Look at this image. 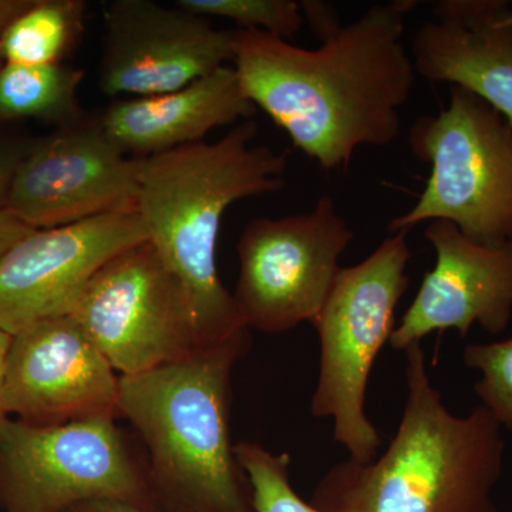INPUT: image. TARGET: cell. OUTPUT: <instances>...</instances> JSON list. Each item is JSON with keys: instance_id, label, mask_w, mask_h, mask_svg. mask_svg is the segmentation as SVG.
<instances>
[{"instance_id": "8992f818", "label": "cell", "mask_w": 512, "mask_h": 512, "mask_svg": "<svg viewBox=\"0 0 512 512\" xmlns=\"http://www.w3.org/2000/svg\"><path fill=\"white\" fill-rule=\"evenodd\" d=\"M409 148L431 173L416 204L390 221V234L441 220L477 244L512 241V124L500 111L450 86L447 109L410 127Z\"/></svg>"}, {"instance_id": "d4e9b609", "label": "cell", "mask_w": 512, "mask_h": 512, "mask_svg": "<svg viewBox=\"0 0 512 512\" xmlns=\"http://www.w3.org/2000/svg\"><path fill=\"white\" fill-rule=\"evenodd\" d=\"M33 0H0V35L19 15L32 6Z\"/></svg>"}, {"instance_id": "2e32d148", "label": "cell", "mask_w": 512, "mask_h": 512, "mask_svg": "<svg viewBox=\"0 0 512 512\" xmlns=\"http://www.w3.org/2000/svg\"><path fill=\"white\" fill-rule=\"evenodd\" d=\"M255 113L228 64L174 92L116 99L100 121L124 153L147 158L200 143L214 128L251 120Z\"/></svg>"}, {"instance_id": "e0dca14e", "label": "cell", "mask_w": 512, "mask_h": 512, "mask_svg": "<svg viewBox=\"0 0 512 512\" xmlns=\"http://www.w3.org/2000/svg\"><path fill=\"white\" fill-rule=\"evenodd\" d=\"M83 70L66 64H2L0 120L39 119L70 126L86 117L80 106Z\"/></svg>"}, {"instance_id": "ac0fdd59", "label": "cell", "mask_w": 512, "mask_h": 512, "mask_svg": "<svg viewBox=\"0 0 512 512\" xmlns=\"http://www.w3.org/2000/svg\"><path fill=\"white\" fill-rule=\"evenodd\" d=\"M82 0H33L0 35L3 64H59L79 43L86 20Z\"/></svg>"}, {"instance_id": "ffe728a7", "label": "cell", "mask_w": 512, "mask_h": 512, "mask_svg": "<svg viewBox=\"0 0 512 512\" xmlns=\"http://www.w3.org/2000/svg\"><path fill=\"white\" fill-rule=\"evenodd\" d=\"M177 6L205 19L231 20L238 29L259 30L286 40L305 22L301 2L295 0H178Z\"/></svg>"}, {"instance_id": "6da1fadb", "label": "cell", "mask_w": 512, "mask_h": 512, "mask_svg": "<svg viewBox=\"0 0 512 512\" xmlns=\"http://www.w3.org/2000/svg\"><path fill=\"white\" fill-rule=\"evenodd\" d=\"M417 2L393 0L340 26L318 49L259 30H232L242 90L326 171L342 170L362 146L386 147L402 130L416 69L404 18Z\"/></svg>"}, {"instance_id": "7c38bea8", "label": "cell", "mask_w": 512, "mask_h": 512, "mask_svg": "<svg viewBox=\"0 0 512 512\" xmlns=\"http://www.w3.org/2000/svg\"><path fill=\"white\" fill-rule=\"evenodd\" d=\"M99 87L106 96H153L183 89L234 60L232 30L153 0L103 5Z\"/></svg>"}, {"instance_id": "5b68a950", "label": "cell", "mask_w": 512, "mask_h": 512, "mask_svg": "<svg viewBox=\"0 0 512 512\" xmlns=\"http://www.w3.org/2000/svg\"><path fill=\"white\" fill-rule=\"evenodd\" d=\"M409 232L383 239L365 261L342 268L319 318V375L311 412L333 421V439L349 460L377 457L379 431L366 414V393L377 355L392 336L396 308L409 285Z\"/></svg>"}, {"instance_id": "ba28073f", "label": "cell", "mask_w": 512, "mask_h": 512, "mask_svg": "<svg viewBox=\"0 0 512 512\" xmlns=\"http://www.w3.org/2000/svg\"><path fill=\"white\" fill-rule=\"evenodd\" d=\"M353 239L355 232L330 195L303 214L249 221L237 245L239 274L232 292L244 325L265 333L313 325Z\"/></svg>"}, {"instance_id": "9a60e30c", "label": "cell", "mask_w": 512, "mask_h": 512, "mask_svg": "<svg viewBox=\"0 0 512 512\" xmlns=\"http://www.w3.org/2000/svg\"><path fill=\"white\" fill-rule=\"evenodd\" d=\"M431 13L413 36L416 73L470 90L512 124V3L440 0Z\"/></svg>"}, {"instance_id": "603a6c76", "label": "cell", "mask_w": 512, "mask_h": 512, "mask_svg": "<svg viewBox=\"0 0 512 512\" xmlns=\"http://www.w3.org/2000/svg\"><path fill=\"white\" fill-rule=\"evenodd\" d=\"M301 5L303 18L309 23V26L320 40L325 39L326 36L342 26L339 22L338 13L328 3L309 0V2H301Z\"/></svg>"}, {"instance_id": "4fadbf2b", "label": "cell", "mask_w": 512, "mask_h": 512, "mask_svg": "<svg viewBox=\"0 0 512 512\" xmlns=\"http://www.w3.org/2000/svg\"><path fill=\"white\" fill-rule=\"evenodd\" d=\"M120 375L72 315L12 336L3 383L5 416L33 424L120 416Z\"/></svg>"}, {"instance_id": "83f0119b", "label": "cell", "mask_w": 512, "mask_h": 512, "mask_svg": "<svg viewBox=\"0 0 512 512\" xmlns=\"http://www.w3.org/2000/svg\"><path fill=\"white\" fill-rule=\"evenodd\" d=\"M0 67H2V64H0Z\"/></svg>"}, {"instance_id": "cb8c5ba5", "label": "cell", "mask_w": 512, "mask_h": 512, "mask_svg": "<svg viewBox=\"0 0 512 512\" xmlns=\"http://www.w3.org/2000/svg\"><path fill=\"white\" fill-rule=\"evenodd\" d=\"M33 229L19 221L8 210L0 211V258L9 251L19 239L26 237Z\"/></svg>"}, {"instance_id": "52a82bcc", "label": "cell", "mask_w": 512, "mask_h": 512, "mask_svg": "<svg viewBox=\"0 0 512 512\" xmlns=\"http://www.w3.org/2000/svg\"><path fill=\"white\" fill-rule=\"evenodd\" d=\"M116 419L33 424L0 419V507L5 512H70L93 501L143 510L150 478Z\"/></svg>"}, {"instance_id": "5bb4252c", "label": "cell", "mask_w": 512, "mask_h": 512, "mask_svg": "<svg viewBox=\"0 0 512 512\" xmlns=\"http://www.w3.org/2000/svg\"><path fill=\"white\" fill-rule=\"evenodd\" d=\"M424 238L436 252L412 305L390 336V346L406 352L430 333L457 330L466 338L474 325L491 335L507 330L512 319V241L483 245L457 225L430 221Z\"/></svg>"}, {"instance_id": "4316f807", "label": "cell", "mask_w": 512, "mask_h": 512, "mask_svg": "<svg viewBox=\"0 0 512 512\" xmlns=\"http://www.w3.org/2000/svg\"><path fill=\"white\" fill-rule=\"evenodd\" d=\"M10 342H12V336L0 330V419L5 417V412H3V383H5L6 357H8Z\"/></svg>"}, {"instance_id": "484cf974", "label": "cell", "mask_w": 512, "mask_h": 512, "mask_svg": "<svg viewBox=\"0 0 512 512\" xmlns=\"http://www.w3.org/2000/svg\"><path fill=\"white\" fill-rule=\"evenodd\" d=\"M70 512H143L136 505L121 503V501H93L73 508Z\"/></svg>"}, {"instance_id": "8fae6325", "label": "cell", "mask_w": 512, "mask_h": 512, "mask_svg": "<svg viewBox=\"0 0 512 512\" xmlns=\"http://www.w3.org/2000/svg\"><path fill=\"white\" fill-rule=\"evenodd\" d=\"M146 241L137 211L33 229L0 258V330L13 336L42 320L72 315L93 276Z\"/></svg>"}, {"instance_id": "277c9868", "label": "cell", "mask_w": 512, "mask_h": 512, "mask_svg": "<svg viewBox=\"0 0 512 512\" xmlns=\"http://www.w3.org/2000/svg\"><path fill=\"white\" fill-rule=\"evenodd\" d=\"M248 340L120 376L119 410L148 448L150 483L175 512H255L229 427L231 370Z\"/></svg>"}, {"instance_id": "30bf717a", "label": "cell", "mask_w": 512, "mask_h": 512, "mask_svg": "<svg viewBox=\"0 0 512 512\" xmlns=\"http://www.w3.org/2000/svg\"><path fill=\"white\" fill-rule=\"evenodd\" d=\"M140 158L84 117L35 140L13 178L5 210L32 229L137 210Z\"/></svg>"}, {"instance_id": "7a4b0ae2", "label": "cell", "mask_w": 512, "mask_h": 512, "mask_svg": "<svg viewBox=\"0 0 512 512\" xmlns=\"http://www.w3.org/2000/svg\"><path fill=\"white\" fill-rule=\"evenodd\" d=\"M256 134L258 124L245 120L215 143L140 158L136 211L148 242L184 288L200 350L248 340L218 275L217 242L232 204L284 188L288 153L254 144Z\"/></svg>"}, {"instance_id": "7402d4cb", "label": "cell", "mask_w": 512, "mask_h": 512, "mask_svg": "<svg viewBox=\"0 0 512 512\" xmlns=\"http://www.w3.org/2000/svg\"><path fill=\"white\" fill-rule=\"evenodd\" d=\"M35 140L0 131V211L5 210L13 178Z\"/></svg>"}, {"instance_id": "44dd1931", "label": "cell", "mask_w": 512, "mask_h": 512, "mask_svg": "<svg viewBox=\"0 0 512 512\" xmlns=\"http://www.w3.org/2000/svg\"><path fill=\"white\" fill-rule=\"evenodd\" d=\"M464 365L481 377L474 384L480 406L501 427L512 430V338L491 343H471L464 348Z\"/></svg>"}, {"instance_id": "3957f363", "label": "cell", "mask_w": 512, "mask_h": 512, "mask_svg": "<svg viewBox=\"0 0 512 512\" xmlns=\"http://www.w3.org/2000/svg\"><path fill=\"white\" fill-rule=\"evenodd\" d=\"M406 356V403L389 447L370 463L330 468L311 500L323 512H498L503 427L483 406L447 409L421 345Z\"/></svg>"}, {"instance_id": "9c48e42d", "label": "cell", "mask_w": 512, "mask_h": 512, "mask_svg": "<svg viewBox=\"0 0 512 512\" xmlns=\"http://www.w3.org/2000/svg\"><path fill=\"white\" fill-rule=\"evenodd\" d=\"M72 316L120 376L140 375L200 350L184 288L148 241L107 262Z\"/></svg>"}, {"instance_id": "d6986e66", "label": "cell", "mask_w": 512, "mask_h": 512, "mask_svg": "<svg viewBox=\"0 0 512 512\" xmlns=\"http://www.w3.org/2000/svg\"><path fill=\"white\" fill-rule=\"evenodd\" d=\"M235 456L247 478L255 512H323L293 490L288 453L275 454L252 441L235 444Z\"/></svg>"}]
</instances>
